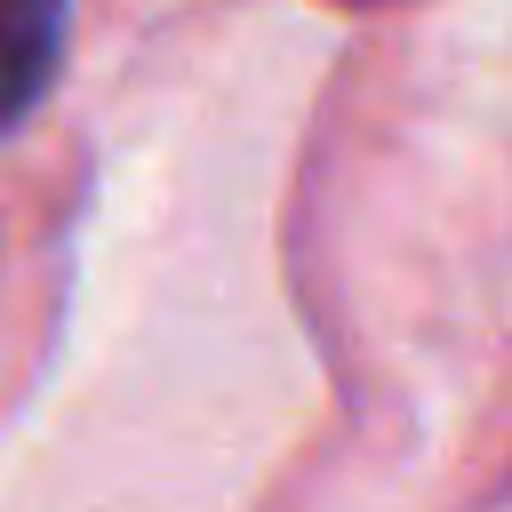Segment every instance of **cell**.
Segmentation results:
<instances>
[{
	"label": "cell",
	"mask_w": 512,
	"mask_h": 512,
	"mask_svg": "<svg viewBox=\"0 0 512 512\" xmlns=\"http://www.w3.org/2000/svg\"><path fill=\"white\" fill-rule=\"evenodd\" d=\"M64 48V0H0V128L48 88Z\"/></svg>",
	"instance_id": "6da1fadb"
}]
</instances>
